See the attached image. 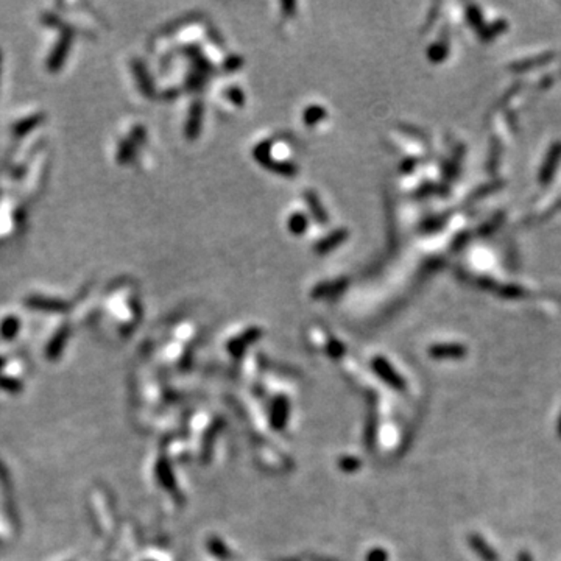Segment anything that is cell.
<instances>
[{
	"label": "cell",
	"instance_id": "6da1fadb",
	"mask_svg": "<svg viewBox=\"0 0 561 561\" xmlns=\"http://www.w3.org/2000/svg\"><path fill=\"white\" fill-rule=\"evenodd\" d=\"M70 41H72V39H70V35H69V33H64V35L61 36L60 42H58V44L55 45V50L52 52V55L49 56V63H47L49 69L58 70V69H60V68L63 66L64 60H66V56H68V54H69Z\"/></svg>",
	"mask_w": 561,
	"mask_h": 561
},
{
	"label": "cell",
	"instance_id": "7a4b0ae2",
	"mask_svg": "<svg viewBox=\"0 0 561 561\" xmlns=\"http://www.w3.org/2000/svg\"><path fill=\"white\" fill-rule=\"evenodd\" d=\"M27 304L31 306V308L35 309H45V310H63L64 309V304L61 301H58V299H49V298H42V297H33L27 299Z\"/></svg>",
	"mask_w": 561,
	"mask_h": 561
},
{
	"label": "cell",
	"instance_id": "3957f363",
	"mask_svg": "<svg viewBox=\"0 0 561 561\" xmlns=\"http://www.w3.org/2000/svg\"><path fill=\"white\" fill-rule=\"evenodd\" d=\"M41 120H42V116H41V114H35V116L27 117V119L19 120V122L16 123V125H15V129H13V133H15L16 136L27 134V133L31 132V129H33Z\"/></svg>",
	"mask_w": 561,
	"mask_h": 561
},
{
	"label": "cell",
	"instance_id": "277c9868",
	"mask_svg": "<svg viewBox=\"0 0 561 561\" xmlns=\"http://www.w3.org/2000/svg\"><path fill=\"white\" fill-rule=\"evenodd\" d=\"M471 543L474 546V549L477 551V553L482 558L487 560V561H494L496 560V555L490 551V547L485 546V543L480 538H477V537L471 538Z\"/></svg>",
	"mask_w": 561,
	"mask_h": 561
},
{
	"label": "cell",
	"instance_id": "5b68a950",
	"mask_svg": "<svg viewBox=\"0 0 561 561\" xmlns=\"http://www.w3.org/2000/svg\"><path fill=\"white\" fill-rule=\"evenodd\" d=\"M0 66H2V52H0Z\"/></svg>",
	"mask_w": 561,
	"mask_h": 561
}]
</instances>
